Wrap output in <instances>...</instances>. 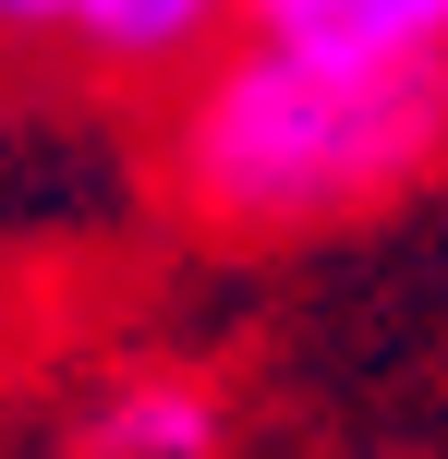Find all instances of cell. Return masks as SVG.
Listing matches in <instances>:
<instances>
[{
    "label": "cell",
    "instance_id": "obj_3",
    "mask_svg": "<svg viewBox=\"0 0 448 459\" xmlns=\"http://www.w3.org/2000/svg\"><path fill=\"white\" fill-rule=\"evenodd\" d=\"M242 37L328 61H448V0H242Z\"/></svg>",
    "mask_w": 448,
    "mask_h": 459
},
{
    "label": "cell",
    "instance_id": "obj_2",
    "mask_svg": "<svg viewBox=\"0 0 448 459\" xmlns=\"http://www.w3.org/2000/svg\"><path fill=\"white\" fill-rule=\"evenodd\" d=\"M61 37L121 85H158V73H206L242 37V0H73Z\"/></svg>",
    "mask_w": 448,
    "mask_h": 459
},
{
    "label": "cell",
    "instance_id": "obj_4",
    "mask_svg": "<svg viewBox=\"0 0 448 459\" xmlns=\"http://www.w3.org/2000/svg\"><path fill=\"white\" fill-rule=\"evenodd\" d=\"M85 459H218V387H194V375H121L85 411Z\"/></svg>",
    "mask_w": 448,
    "mask_h": 459
},
{
    "label": "cell",
    "instance_id": "obj_5",
    "mask_svg": "<svg viewBox=\"0 0 448 459\" xmlns=\"http://www.w3.org/2000/svg\"><path fill=\"white\" fill-rule=\"evenodd\" d=\"M61 13H73V0H0V48H24V37H61Z\"/></svg>",
    "mask_w": 448,
    "mask_h": 459
},
{
    "label": "cell",
    "instance_id": "obj_1",
    "mask_svg": "<svg viewBox=\"0 0 448 459\" xmlns=\"http://www.w3.org/2000/svg\"><path fill=\"white\" fill-rule=\"evenodd\" d=\"M448 158V61H328V48L231 37L182 73L170 182L218 230H315Z\"/></svg>",
    "mask_w": 448,
    "mask_h": 459
}]
</instances>
